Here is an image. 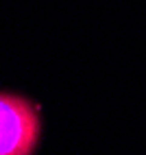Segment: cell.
<instances>
[{"mask_svg":"<svg viewBox=\"0 0 146 155\" xmlns=\"http://www.w3.org/2000/svg\"><path fill=\"white\" fill-rule=\"evenodd\" d=\"M39 140V107L22 94L0 92V155H35Z\"/></svg>","mask_w":146,"mask_h":155,"instance_id":"1","label":"cell"}]
</instances>
